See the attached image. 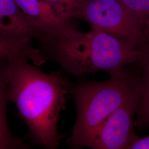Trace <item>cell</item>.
Here are the masks:
<instances>
[{
    "label": "cell",
    "mask_w": 149,
    "mask_h": 149,
    "mask_svg": "<svg viewBox=\"0 0 149 149\" xmlns=\"http://www.w3.org/2000/svg\"><path fill=\"white\" fill-rule=\"evenodd\" d=\"M29 60L22 56L10 59V101L16 104L34 143L47 149H56L60 140L59 115L71 88L60 73L46 74Z\"/></svg>",
    "instance_id": "6da1fadb"
},
{
    "label": "cell",
    "mask_w": 149,
    "mask_h": 149,
    "mask_svg": "<svg viewBox=\"0 0 149 149\" xmlns=\"http://www.w3.org/2000/svg\"><path fill=\"white\" fill-rule=\"evenodd\" d=\"M71 21L35 38L47 59L66 72L76 77L99 71L111 74L138 63L139 49L98 29L80 32Z\"/></svg>",
    "instance_id": "7a4b0ae2"
},
{
    "label": "cell",
    "mask_w": 149,
    "mask_h": 149,
    "mask_svg": "<svg viewBox=\"0 0 149 149\" xmlns=\"http://www.w3.org/2000/svg\"><path fill=\"white\" fill-rule=\"evenodd\" d=\"M128 68L109 74L111 77L106 81L85 82L71 88L77 118L67 140L70 147L89 148L108 117L141 87L142 74Z\"/></svg>",
    "instance_id": "3957f363"
},
{
    "label": "cell",
    "mask_w": 149,
    "mask_h": 149,
    "mask_svg": "<svg viewBox=\"0 0 149 149\" xmlns=\"http://www.w3.org/2000/svg\"><path fill=\"white\" fill-rule=\"evenodd\" d=\"M85 20L92 28L117 38L134 48L143 44L141 26L135 16L118 0H72L66 19Z\"/></svg>",
    "instance_id": "277c9868"
},
{
    "label": "cell",
    "mask_w": 149,
    "mask_h": 149,
    "mask_svg": "<svg viewBox=\"0 0 149 149\" xmlns=\"http://www.w3.org/2000/svg\"><path fill=\"white\" fill-rule=\"evenodd\" d=\"M141 89V86L108 117L93 139L90 148L128 149L137 136L134 132V116Z\"/></svg>",
    "instance_id": "5b68a950"
},
{
    "label": "cell",
    "mask_w": 149,
    "mask_h": 149,
    "mask_svg": "<svg viewBox=\"0 0 149 149\" xmlns=\"http://www.w3.org/2000/svg\"><path fill=\"white\" fill-rule=\"evenodd\" d=\"M0 36L12 39H33L34 31L15 0H0Z\"/></svg>",
    "instance_id": "8992f818"
},
{
    "label": "cell",
    "mask_w": 149,
    "mask_h": 149,
    "mask_svg": "<svg viewBox=\"0 0 149 149\" xmlns=\"http://www.w3.org/2000/svg\"><path fill=\"white\" fill-rule=\"evenodd\" d=\"M32 24L34 39L37 36L49 32L66 20L56 16L44 0H15Z\"/></svg>",
    "instance_id": "52a82bcc"
},
{
    "label": "cell",
    "mask_w": 149,
    "mask_h": 149,
    "mask_svg": "<svg viewBox=\"0 0 149 149\" xmlns=\"http://www.w3.org/2000/svg\"><path fill=\"white\" fill-rule=\"evenodd\" d=\"M11 58H0V149H26L23 140L11 134L6 119L9 99L8 70Z\"/></svg>",
    "instance_id": "ba28073f"
},
{
    "label": "cell",
    "mask_w": 149,
    "mask_h": 149,
    "mask_svg": "<svg viewBox=\"0 0 149 149\" xmlns=\"http://www.w3.org/2000/svg\"><path fill=\"white\" fill-rule=\"evenodd\" d=\"M25 56L33 65L40 66L47 60L39 48L32 45V39H12L0 36V58Z\"/></svg>",
    "instance_id": "9c48e42d"
},
{
    "label": "cell",
    "mask_w": 149,
    "mask_h": 149,
    "mask_svg": "<svg viewBox=\"0 0 149 149\" xmlns=\"http://www.w3.org/2000/svg\"><path fill=\"white\" fill-rule=\"evenodd\" d=\"M143 69L142 86L135 113V127L149 128V72Z\"/></svg>",
    "instance_id": "30bf717a"
},
{
    "label": "cell",
    "mask_w": 149,
    "mask_h": 149,
    "mask_svg": "<svg viewBox=\"0 0 149 149\" xmlns=\"http://www.w3.org/2000/svg\"><path fill=\"white\" fill-rule=\"evenodd\" d=\"M130 11L141 26L149 17V0H118Z\"/></svg>",
    "instance_id": "8fae6325"
},
{
    "label": "cell",
    "mask_w": 149,
    "mask_h": 149,
    "mask_svg": "<svg viewBox=\"0 0 149 149\" xmlns=\"http://www.w3.org/2000/svg\"><path fill=\"white\" fill-rule=\"evenodd\" d=\"M47 2L55 14L63 20L66 19V15L72 0H44Z\"/></svg>",
    "instance_id": "7c38bea8"
},
{
    "label": "cell",
    "mask_w": 149,
    "mask_h": 149,
    "mask_svg": "<svg viewBox=\"0 0 149 149\" xmlns=\"http://www.w3.org/2000/svg\"><path fill=\"white\" fill-rule=\"evenodd\" d=\"M141 57L138 64L143 69L149 72V43H144L139 48Z\"/></svg>",
    "instance_id": "4fadbf2b"
},
{
    "label": "cell",
    "mask_w": 149,
    "mask_h": 149,
    "mask_svg": "<svg viewBox=\"0 0 149 149\" xmlns=\"http://www.w3.org/2000/svg\"><path fill=\"white\" fill-rule=\"evenodd\" d=\"M128 149H149V135L143 138L136 136Z\"/></svg>",
    "instance_id": "5bb4252c"
},
{
    "label": "cell",
    "mask_w": 149,
    "mask_h": 149,
    "mask_svg": "<svg viewBox=\"0 0 149 149\" xmlns=\"http://www.w3.org/2000/svg\"><path fill=\"white\" fill-rule=\"evenodd\" d=\"M141 32L143 44L144 43H149V17L142 24Z\"/></svg>",
    "instance_id": "9a60e30c"
}]
</instances>
